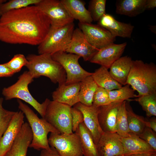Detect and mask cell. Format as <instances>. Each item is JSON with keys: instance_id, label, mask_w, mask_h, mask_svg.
Listing matches in <instances>:
<instances>
[{"instance_id": "32", "label": "cell", "mask_w": 156, "mask_h": 156, "mask_svg": "<svg viewBox=\"0 0 156 156\" xmlns=\"http://www.w3.org/2000/svg\"><path fill=\"white\" fill-rule=\"evenodd\" d=\"M41 0H10L3 3L0 7V16L12 10L35 5Z\"/></svg>"}, {"instance_id": "16", "label": "cell", "mask_w": 156, "mask_h": 156, "mask_svg": "<svg viewBox=\"0 0 156 156\" xmlns=\"http://www.w3.org/2000/svg\"><path fill=\"white\" fill-rule=\"evenodd\" d=\"M24 115L16 112L0 140V156H4L12 146L24 123Z\"/></svg>"}, {"instance_id": "15", "label": "cell", "mask_w": 156, "mask_h": 156, "mask_svg": "<svg viewBox=\"0 0 156 156\" xmlns=\"http://www.w3.org/2000/svg\"><path fill=\"white\" fill-rule=\"evenodd\" d=\"M127 45L126 42L120 44H110L99 50L90 62L104 66L108 69L121 57Z\"/></svg>"}, {"instance_id": "17", "label": "cell", "mask_w": 156, "mask_h": 156, "mask_svg": "<svg viewBox=\"0 0 156 156\" xmlns=\"http://www.w3.org/2000/svg\"><path fill=\"white\" fill-rule=\"evenodd\" d=\"M123 102H111L99 107L98 119L104 132H116V121L118 110Z\"/></svg>"}, {"instance_id": "2", "label": "cell", "mask_w": 156, "mask_h": 156, "mask_svg": "<svg viewBox=\"0 0 156 156\" xmlns=\"http://www.w3.org/2000/svg\"><path fill=\"white\" fill-rule=\"evenodd\" d=\"M138 93L137 97L156 93V66L140 60H132L126 84Z\"/></svg>"}, {"instance_id": "7", "label": "cell", "mask_w": 156, "mask_h": 156, "mask_svg": "<svg viewBox=\"0 0 156 156\" xmlns=\"http://www.w3.org/2000/svg\"><path fill=\"white\" fill-rule=\"evenodd\" d=\"M72 107L53 101H50L44 118L60 134H72Z\"/></svg>"}, {"instance_id": "42", "label": "cell", "mask_w": 156, "mask_h": 156, "mask_svg": "<svg viewBox=\"0 0 156 156\" xmlns=\"http://www.w3.org/2000/svg\"><path fill=\"white\" fill-rule=\"evenodd\" d=\"M156 7V0H146V8L151 9L154 8Z\"/></svg>"}, {"instance_id": "45", "label": "cell", "mask_w": 156, "mask_h": 156, "mask_svg": "<svg viewBox=\"0 0 156 156\" xmlns=\"http://www.w3.org/2000/svg\"><path fill=\"white\" fill-rule=\"evenodd\" d=\"M151 156H156V153L152 154Z\"/></svg>"}, {"instance_id": "8", "label": "cell", "mask_w": 156, "mask_h": 156, "mask_svg": "<svg viewBox=\"0 0 156 156\" xmlns=\"http://www.w3.org/2000/svg\"><path fill=\"white\" fill-rule=\"evenodd\" d=\"M52 58L60 64L66 74V85L80 82L92 73L84 69L80 65L79 60L80 57L77 55L59 51L51 55Z\"/></svg>"}, {"instance_id": "26", "label": "cell", "mask_w": 156, "mask_h": 156, "mask_svg": "<svg viewBox=\"0 0 156 156\" xmlns=\"http://www.w3.org/2000/svg\"><path fill=\"white\" fill-rule=\"evenodd\" d=\"M91 76L98 87L109 91L119 89L122 86L113 78L108 69L104 66H101L96 70Z\"/></svg>"}, {"instance_id": "29", "label": "cell", "mask_w": 156, "mask_h": 156, "mask_svg": "<svg viewBox=\"0 0 156 156\" xmlns=\"http://www.w3.org/2000/svg\"><path fill=\"white\" fill-rule=\"evenodd\" d=\"M126 101H123L120 107L116 121V133L121 138L130 136L132 133L129 128L125 107Z\"/></svg>"}, {"instance_id": "19", "label": "cell", "mask_w": 156, "mask_h": 156, "mask_svg": "<svg viewBox=\"0 0 156 156\" xmlns=\"http://www.w3.org/2000/svg\"><path fill=\"white\" fill-rule=\"evenodd\" d=\"M32 138V131L29 124L24 122L12 146L4 156H27Z\"/></svg>"}, {"instance_id": "41", "label": "cell", "mask_w": 156, "mask_h": 156, "mask_svg": "<svg viewBox=\"0 0 156 156\" xmlns=\"http://www.w3.org/2000/svg\"><path fill=\"white\" fill-rule=\"evenodd\" d=\"M146 127L150 128L156 132V119L155 117L151 118L148 120H146Z\"/></svg>"}, {"instance_id": "20", "label": "cell", "mask_w": 156, "mask_h": 156, "mask_svg": "<svg viewBox=\"0 0 156 156\" xmlns=\"http://www.w3.org/2000/svg\"><path fill=\"white\" fill-rule=\"evenodd\" d=\"M79 82L59 85L52 93L53 101L68 105L71 107L79 102Z\"/></svg>"}, {"instance_id": "37", "label": "cell", "mask_w": 156, "mask_h": 156, "mask_svg": "<svg viewBox=\"0 0 156 156\" xmlns=\"http://www.w3.org/2000/svg\"><path fill=\"white\" fill-rule=\"evenodd\" d=\"M155 133L150 128L146 127L139 136L145 141L154 149L156 150V135Z\"/></svg>"}, {"instance_id": "1", "label": "cell", "mask_w": 156, "mask_h": 156, "mask_svg": "<svg viewBox=\"0 0 156 156\" xmlns=\"http://www.w3.org/2000/svg\"><path fill=\"white\" fill-rule=\"evenodd\" d=\"M0 17V41L8 44L38 46L51 26L49 18L35 5L11 11Z\"/></svg>"}, {"instance_id": "36", "label": "cell", "mask_w": 156, "mask_h": 156, "mask_svg": "<svg viewBox=\"0 0 156 156\" xmlns=\"http://www.w3.org/2000/svg\"><path fill=\"white\" fill-rule=\"evenodd\" d=\"M111 103L108 91L98 87L94 94L92 104L99 107L108 105Z\"/></svg>"}, {"instance_id": "23", "label": "cell", "mask_w": 156, "mask_h": 156, "mask_svg": "<svg viewBox=\"0 0 156 156\" xmlns=\"http://www.w3.org/2000/svg\"><path fill=\"white\" fill-rule=\"evenodd\" d=\"M132 62L131 58L129 56L121 57L115 61L109 68V72L112 77L122 85H126Z\"/></svg>"}, {"instance_id": "11", "label": "cell", "mask_w": 156, "mask_h": 156, "mask_svg": "<svg viewBox=\"0 0 156 156\" xmlns=\"http://www.w3.org/2000/svg\"><path fill=\"white\" fill-rule=\"evenodd\" d=\"M78 26L89 43L99 50L115 40L116 37L98 24L79 22Z\"/></svg>"}, {"instance_id": "25", "label": "cell", "mask_w": 156, "mask_h": 156, "mask_svg": "<svg viewBox=\"0 0 156 156\" xmlns=\"http://www.w3.org/2000/svg\"><path fill=\"white\" fill-rule=\"evenodd\" d=\"M75 133L79 137L83 155L99 156L92 136L83 122L79 125Z\"/></svg>"}, {"instance_id": "27", "label": "cell", "mask_w": 156, "mask_h": 156, "mask_svg": "<svg viewBox=\"0 0 156 156\" xmlns=\"http://www.w3.org/2000/svg\"><path fill=\"white\" fill-rule=\"evenodd\" d=\"M79 94V102L87 106L92 104L94 94L98 86L91 76L87 77L80 82Z\"/></svg>"}, {"instance_id": "38", "label": "cell", "mask_w": 156, "mask_h": 156, "mask_svg": "<svg viewBox=\"0 0 156 156\" xmlns=\"http://www.w3.org/2000/svg\"><path fill=\"white\" fill-rule=\"evenodd\" d=\"M72 130L75 132L79 125L84 121L83 116L82 112L78 109L71 108Z\"/></svg>"}, {"instance_id": "33", "label": "cell", "mask_w": 156, "mask_h": 156, "mask_svg": "<svg viewBox=\"0 0 156 156\" xmlns=\"http://www.w3.org/2000/svg\"><path fill=\"white\" fill-rule=\"evenodd\" d=\"M106 0H91L89 2L88 11L93 21H98L106 13Z\"/></svg>"}, {"instance_id": "24", "label": "cell", "mask_w": 156, "mask_h": 156, "mask_svg": "<svg viewBox=\"0 0 156 156\" xmlns=\"http://www.w3.org/2000/svg\"><path fill=\"white\" fill-rule=\"evenodd\" d=\"M146 0H118L116 3V12L118 14L133 17L143 12L146 9Z\"/></svg>"}, {"instance_id": "44", "label": "cell", "mask_w": 156, "mask_h": 156, "mask_svg": "<svg viewBox=\"0 0 156 156\" xmlns=\"http://www.w3.org/2000/svg\"><path fill=\"white\" fill-rule=\"evenodd\" d=\"M7 1L6 0H0V7L1 5Z\"/></svg>"}, {"instance_id": "31", "label": "cell", "mask_w": 156, "mask_h": 156, "mask_svg": "<svg viewBox=\"0 0 156 156\" xmlns=\"http://www.w3.org/2000/svg\"><path fill=\"white\" fill-rule=\"evenodd\" d=\"M127 84L119 89L109 91V94L111 102H123L128 101L130 99L137 97L135 90Z\"/></svg>"}, {"instance_id": "43", "label": "cell", "mask_w": 156, "mask_h": 156, "mask_svg": "<svg viewBox=\"0 0 156 156\" xmlns=\"http://www.w3.org/2000/svg\"><path fill=\"white\" fill-rule=\"evenodd\" d=\"M152 154L148 153H138L125 155L124 156H151Z\"/></svg>"}, {"instance_id": "10", "label": "cell", "mask_w": 156, "mask_h": 156, "mask_svg": "<svg viewBox=\"0 0 156 156\" xmlns=\"http://www.w3.org/2000/svg\"><path fill=\"white\" fill-rule=\"evenodd\" d=\"M35 5L38 6L49 18L51 26L61 27L73 23L60 0H41Z\"/></svg>"}, {"instance_id": "21", "label": "cell", "mask_w": 156, "mask_h": 156, "mask_svg": "<svg viewBox=\"0 0 156 156\" xmlns=\"http://www.w3.org/2000/svg\"><path fill=\"white\" fill-rule=\"evenodd\" d=\"M123 148V155L131 154L156 153L154 149L145 141L138 135L132 133L131 135L125 138H121Z\"/></svg>"}, {"instance_id": "5", "label": "cell", "mask_w": 156, "mask_h": 156, "mask_svg": "<svg viewBox=\"0 0 156 156\" xmlns=\"http://www.w3.org/2000/svg\"><path fill=\"white\" fill-rule=\"evenodd\" d=\"M33 78L28 71H25L18 77L14 84L4 88L2 94L6 100L14 98L21 100L31 106L44 118L47 107L50 100L46 99L42 103L38 102L30 93L28 86L33 81Z\"/></svg>"}, {"instance_id": "35", "label": "cell", "mask_w": 156, "mask_h": 156, "mask_svg": "<svg viewBox=\"0 0 156 156\" xmlns=\"http://www.w3.org/2000/svg\"><path fill=\"white\" fill-rule=\"evenodd\" d=\"M28 61L23 54L15 55L11 59L5 64L14 73L19 72L23 66H25Z\"/></svg>"}, {"instance_id": "9", "label": "cell", "mask_w": 156, "mask_h": 156, "mask_svg": "<svg viewBox=\"0 0 156 156\" xmlns=\"http://www.w3.org/2000/svg\"><path fill=\"white\" fill-rule=\"evenodd\" d=\"M49 146L54 148L60 156H83L80 142L75 133L59 134L51 133L48 138Z\"/></svg>"}, {"instance_id": "12", "label": "cell", "mask_w": 156, "mask_h": 156, "mask_svg": "<svg viewBox=\"0 0 156 156\" xmlns=\"http://www.w3.org/2000/svg\"><path fill=\"white\" fill-rule=\"evenodd\" d=\"M99 49L91 45L79 28L74 29L65 52L75 54L86 61L91 60Z\"/></svg>"}, {"instance_id": "22", "label": "cell", "mask_w": 156, "mask_h": 156, "mask_svg": "<svg viewBox=\"0 0 156 156\" xmlns=\"http://www.w3.org/2000/svg\"><path fill=\"white\" fill-rule=\"evenodd\" d=\"M70 16L79 22L91 23L93 20L90 12L85 6V3L81 0H61Z\"/></svg>"}, {"instance_id": "14", "label": "cell", "mask_w": 156, "mask_h": 156, "mask_svg": "<svg viewBox=\"0 0 156 156\" xmlns=\"http://www.w3.org/2000/svg\"><path fill=\"white\" fill-rule=\"evenodd\" d=\"M121 138L116 132H104L96 145L99 156L123 155V148Z\"/></svg>"}, {"instance_id": "3", "label": "cell", "mask_w": 156, "mask_h": 156, "mask_svg": "<svg viewBox=\"0 0 156 156\" xmlns=\"http://www.w3.org/2000/svg\"><path fill=\"white\" fill-rule=\"evenodd\" d=\"M26 57L28 62L25 66L33 79L44 76L54 83L60 85L65 83V70L60 64L52 58L51 55L30 54Z\"/></svg>"}, {"instance_id": "40", "label": "cell", "mask_w": 156, "mask_h": 156, "mask_svg": "<svg viewBox=\"0 0 156 156\" xmlns=\"http://www.w3.org/2000/svg\"><path fill=\"white\" fill-rule=\"evenodd\" d=\"M39 156H60L55 149L50 147L49 149L41 150Z\"/></svg>"}, {"instance_id": "18", "label": "cell", "mask_w": 156, "mask_h": 156, "mask_svg": "<svg viewBox=\"0 0 156 156\" xmlns=\"http://www.w3.org/2000/svg\"><path fill=\"white\" fill-rule=\"evenodd\" d=\"M98 24L108 30L114 37L130 38L134 26L116 20L112 15L105 14L98 21Z\"/></svg>"}, {"instance_id": "30", "label": "cell", "mask_w": 156, "mask_h": 156, "mask_svg": "<svg viewBox=\"0 0 156 156\" xmlns=\"http://www.w3.org/2000/svg\"><path fill=\"white\" fill-rule=\"evenodd\" d=\"M134 100L141 105L148 117L156 116V93L143 95Z\"/></svg>"}, {"instance_id": "6", "label": "cell", "mask_w": 156, "mask_h": 156, "mask_svg": "<svg viewBox=\"0 0 156 156\" xmlns=\"http://www.w3.org/2000/svg\"><path fill=\"white\" fill-rule=\"evenodd\" d=\"M74 26L73 23L59 27L51 26L46 37L38 45L39 54L51 55L59 51L65 52L71 40Z\"/></svg>"}, {"instance_id": "46", "label": "cell", "mask_w": 156, "mask_h": 156, "mask_svg": "<svg viewBox=\"0 0 156 156\" xmlns=\"http://www.w3.org/2000/svg\"><path fill=\"white\" fill-rule=\"evenodd\" d=\"M117 156H124V155H120Z\"/></svg>"}, {"instance_id": "4", "label": "cell", "mask_w": 156, "mask_h": 156, "mask_svg": "<svg viewBox=\"0 0 156 156\" xmlns=\"http://www.w3.org/2000/svg\"><path fill=\"white\" fill-rule=\"evenodd\" d=\"M18 107L25 116L31 129L33 138L29 147L40 150L49 149L47 136L49 133L60 134L44 118H39L29 107L17 99Z\"/></svg>"}, {"instance_id": "39", "label": "cell", "mask_w": 156, "mask_h": 156, "mask_svg": "<svg viewBox=\"0 0 156 156\" xmlns=\"http://www.w3.org/2000/svg\"><path fill=\"white\" fill-rule=\"evenodd\" d=\"M14 74L5 63L0 64V77H10Z\"/></svg>"}, {"instance_id": "13", "label": "cell", "mask_w": 156, "mask_h": 156, "mask_svg": "<svg viewBox=\"0 0 156 156\" xmlns=\"http://www.w3.org/2000/svg\"><path fill=\"white\" fill-rule=\"evenodd\" d=\"M73 107L82 113L85 125L90 132L94 143L96 145L104 133L102 130L98 119L99 107L92 104L87 106L79 102Z\"/></svg>"}, {"instance_id": "34", "label": "cell", "mask_w": 156, "mask_h": 156, "mask_svg": "<svg viewBox=\"0 0 156 156\" xmlns=\"http://www.w3.org/2000/svg\"><path fill=\"white\" fill-rule=\"evenodd\" d=\"M3 100L0 97V140L16 112L4 108L3 106Z\"/></svg>"}, {"instance_id": "28", "label": "cell", "mask_w": 156, "mask_h": 156, "mask_svg": "<svg viewBox=\"0 0 156 156\" xmlns=\"http://www.w3.org/2000/svg\"><path fill=\"white\" fill-rule=\"evenodd\" d=\"M125 107L130 131L131 133L139 136L146 127V120L143 116L134 112L130 105V101H126Z\"/></svg>"}]
</instances>
